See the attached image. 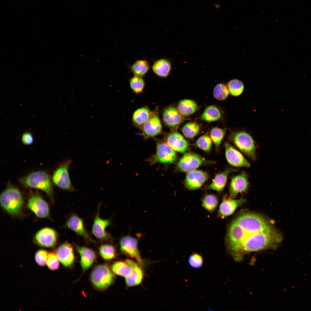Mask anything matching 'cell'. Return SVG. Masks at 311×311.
Here are the masks:
<instances>
[{"label": "cell", "mask_w": 311, "mask_h": 311, "mask_svg": "<svg viewBox=\"0 0 311 311\" xmlns=\"http://www.w3.org/2000/svg\"><path fill=\"white\" fill-rule=\"evenodd\" d=\"M218 203V199L216 196L211 194H208L203 198L202 205L207 211L212 212L216 208Z\"/></svg>", "instance_id": "d6a6232c"}, {"label": "cell", "mask_w": 311, "mask_h": 311, "mask_svg": "<svg viewBox=\"0 0 311 311\" xmlns=\"http://www.w3.org/2000/svg\"><path fill=\"white\" fill-rule=\"evenodd\" d=\"M166 143L174 150L184 153L187 149L188 142L180 133L173 131L168 134L166 136Z\"/></svg>", "instance_id": "d6986e66"}, {"label": "cell", "mask_w": 311, "mask_h": 311, "mask_svg": "<svg viewBox=\"0 0 311 311\" xmlns=\"http://www.w3.org/2000/svg\"><path fill=\"white\" fill-rule=\"evenodd\" d=\"M111 268L114 274L125 278L130 276L132 272V268L126 260L114 262Z\"/></svg>", "instance_id": "4316f807"}, {"label": "cell", "mask_w": 311, "mask_h": 311, "mask_svg": "<svg viewBox=\"0 0 311 311\" xmlns=\"http://www.w3.org/2000/svg\"><path fill=\"white\" fill-rule=\"evenodd\" d=\"M177 155L166 143L160 141L157 145L156 153L148 159L151 164L159 163L169 164L174 163L177 158Z\"/></svg>", "instance_id": "8992f818"}, {"label": "cell", "mask_w": 311, "mask_h": 311, "mask_svg": "<svg viewBox=\"0 0 311 311\" xmlns=\"http://www.w3.org/2000/svg\"><path fill=\"white\" fill-rule=\"evenodd\" d=\"M200 130V126L197 123L190 122L186 124L182 128L183 135L186 138L192 139L196 136Z\"/></svg>", "instance_id": "1f68e13d"}, {"label": "cell", "mask_w": 311, "mask_h": 311, "mask_svg": "<svg viewBox=\"0 0 311 311\" xmlns=\"http://www.w3.org/2000/svg\"><path fill=\"white\" fill-rule=\"evenodd\" d=\"M154 73L160 77L165 78L168 77L171 70L170 61L165 58H161L155 61L152 66Z\"/></svg>", "instance_id": "d4e9b609"}, {"label": "cell", "mask_w": 311, "mask_h": 311, "mask_svg": "<svg viewBox=\"0 0 311 311\" xmlns=\"http://www.w3.org/2000/svg\"><path fill=\"white\" fill-rule=\"evenodd\" d=\"M20 182L25 186L42 190L51 198L52 197L53 190L50 178L44 171L30 173L21 179Z\"/></svg>", "instance_id": "277c9868"}, {"label": "cell", "mask_w": 311, "mask_h": 311, "mask_svg": "<svg viewBox=\"0 0 311 311\" xmlns=\"http://www.w3.org/2000/svg\"><path fill=\"white\" fill-rule=\"evenodd\" d=\"M22 140L24 144L27 145H30L33 141V138L31 133L26 132L23 134Z\"/></svg>", "instance_id": "b9f144b4"}, {"label": "cell", "mask_w": 311, "mask_h": 311, "mask_svg": "<svg viewBox=\"0 0 311 311\" xmlns=\"http://www.w3.org/2000/svg\"><path fill=\"white\" fill-rule=\"evenodd\" d=\"M248 176L247 173L242 171L231 179L229 189L228 198L232 199L239 193L244 192L249 187Z\"/></svg>", "instance_id": "5bb4252c"}, {"label": "cell", "mask_w": 311, "mask_h": 311, "mask_svg": "<svg viewBox=\"0 0 311 311\" xmlns=\"http://www.w3.org/2000/svg\"><path fill=\"white\" fill-rule=\"evenodd\" d=\"M129 83L131 89L136 94L142 92L145 86V82L142 77L136 75L130 79Z\"/></svg>", "instance_id": "e575fe53"}, {"label": "cell", "mask_w": 311, "mask_h": 311, "mask_svg": "<svg viewBox=\"0 0 311 311\" xmlns=\"http://www.w3.org/2000/svg\"><path fill=\"white\" fill-rule=\"evenodd\" d=\"M99 251L101 257L105 260L109 261L115 258L117 252L115 247L107 244H101L99 248Z\"/></svg>", "instance_id": "4dcf8cb0"}, {"label": "cell", "mask_w": 311, "mask_h": 311, "mask_svg": "<svg viewBox=\"0 0 311 311\" xmlns=\"http://www.w3.org/2000/svg\"><path fill=\"white\" fill-rule=\"evenodd\" d=\"M221 115L218 108L214 106L211 105L205 109L200 118L206 122H211L219 120L221 118Z\"/></svg>", "instance_id": "f1b7e54d"}, {"label": "cell", "mask_w": 311, "mask_h": 311, "mask_svg": "<svg viewBox=\"0 0 311 311\" xmlns=\"http://www.w3.org/2000/svg\"><path fill=\"white\" fill-rule=\"evenodd\" d=\"M24 203L23 196L16 187L10 186L1 193L0 204L7 213L12 216L20 217L22 215Z\"/></svg>", "instance_id": "7a4b0ae2"}, {"label": "cell", "mask_w": 311, "mask_h": 311, "mask_svg": "<svg viewBox=\"0 0 311 311\" xmlns=\"http://www.w3.org/2000/svg\"><path fill=\"white\" fill-rule=\"evenodd\" d=\"M205 159L200 155L192 152L185 153L177 162V170L183 172H188L196 170L207 164Z\"/></svg>", "instance_id": "ba28073f"}, {"label": "cell", "mask_w": 311, "mask_h": 311, "mask_svg": "<svg viewBox=\"0 0 311 311\" xmlns=\"http://www.w3.org/2000/svg\"><path fill=\"white\" fill-rule=\"evenodd\" d=\"M196 145L202 150L208 151L211 147V139L208 135L204 134L198 139L196 142Z\"/></svg>", "instance_id": "74e56055"}, {"label": "cell", "mask_w": 311, "mask_h": 311, "mask_svg": "<svg viewBox=\"0 0 311 311\" xmlns=\"http://www.w3.org/2000/svg\"><path fill=\"white\" fill-rule=\"evenodd\" d=\"M59 261L55 252L49 253L46 265L49 269L52 270H57L59 267Z\"/></svg>", "instance_id": "ab89813d"}, {"label": "cell", "mask_w": 311, "mask_h": 311, "mask_svg": "<svg viewBox=\"0 0 311 311\" xmlns=\"http://www.w3.org/2000/svg\"><path fill=\"white\" fill-rule=\"evenodd\" d=\"M131 266L132 272L131 275L125 278L126 285L129 287L136 286L142 281L143 274L141 266L138 264L130 259L126 260Z\"/></svg>", "instance_id": "cb8c5ba5"}, {"label": "cell", "mask_w": 311, "mask_h": 311, "mask_svg": "<svg viewBox=\"0 0 311 311\" xmlns=\"http://www.w3.org/2000/svg\"><path fill=\"white\" fill-rule=\"evenodd\" d=\"M283 239L282 233L263 216L245 213L230 224L226 242L229 252L236 259L250 252L275 247Z\"/></svg>", "instance_id": "6da1fadb"}, {"label": "cell", "mask_w": 311, "mask_h": 311, "mask_svg": "<svg viewBox=\"0 0 311 311\" xmlns=\"http://www.w3.org/2000/svg\"><path fill=\"white\" fill-rule=\"evenodd\" d=\"M152 113L147 107H143L136 109L132 115V121L136 127L141 128L150 117Z\"/></svg>", "instance_id": "484cf974"}, {"label": "cell", "mask_w": 311, "mask_h": 311, "mask_svg": "<svg viewBox=\"0 0 311 311\" xmlns=\"http://www.w3.org/2000/svg\"><path fill=\"white\" fill-rule=\"evenodd\" d=\"M26 207L39 218H47L49 216V205L38 194H33L30 197L26 204Z\"/></svg>", "instance_id": "8fae6325"}, {"label": "cell", "mask_w": 311, "mask_h": 311, "mask_svg": "<svg viewBox=\"0 0 311 311\" xmlns=\"http://www.w3.org/2000/svg\"><path fill=\"white\" fill-rule=\"evenodd\" d=\"M237 171V170L232 168H226L223 172L215 176L212 182L208 186L206 189L219 192L222 191L226 185L229 175L232 172Z\"/></svg>", "instance_id": "603a6c76"}, {"label": "cell", "mask_w": 311, "mask_h": 311, "mask_svg": "<svg viewBox=\"0 0 311 311\" xmlns=\"http://www.w3.org/2000/svg\"><path fill=\"white\" fill-rule=\"evenodd\" d=\"M138 242L137 239L130 236H123L120 239V249L122 253L136 259L142 266L143 263L138 248Z\"/></svg>", "instance_id": "30bf717a"}, {"label": "cell", "mask_w": 311, "mask_h": 311, "mask_svg": "<svg viewBox=\"0 0 311 311\" xmlns=\"http://www.w3.org/2000/svg\"><path fill=\"white\" fill-rule=\"evenodd\" d=\"M229 92L227 87L224 84H219L215 87L213 95L214 97L219 100H225L229 95Z\"/></svg>", "instance_id": "8d00e7d4"}, {"label": "cell", "mask_w": 311, "mask_h": 311, "mask_svg": "<svg viewBox=\"0 0 311 311\" xmlns=\"http://www.w3.org/2000/svg\"><path fill=\"white\" fill-rule=\"evenodd\" d=\"M231 140L236 146L244 154L252 160L256 159V147L252 136L244 132L233 134L230 136Z\"/></svg>", "instance_id": "5b68a950"}, {"label": "cell", "mask_w": 311, "mask_h": 311, "mask_svg": "<svg viewBox=\"0 0 311 311\" xmlns=\"http://www.w3.org/2000/svg\"><path fill=\"white\" fill-rule=\"evenodd\" d=\"M49 253L46 250L40 249L36 252L35 258V261L39 266H43L46 264Z\"/></svg>", "instance_id": "60d3db41"}, {"label": "cell", "mask_w": 311, "mask_h": 311, "mask_svg": "<svg viewBox=\"0 0 311 311\" xmlns=\"http://www.w3.org/2000/svg\"><path fill=\"white\" fill-rule=\"evenodd\" d=\"M56 253L60 261L65 267H71L75 261V255L72 245L67 242L60 245Z\"/></svg>", "instance_id": "e0dca14e"}, {"label": "cell", "mask_w": 311, "mask_h": 311, "mask_svg": "<svg viewBox=\"0 0 311 311\" xmlns=\"http://www.w3.org/2000/svg\"><path fill=\"white\" fill-rule=\"evenodd\" d=\"M177 109L183 116H188L192 114L196 111L198 106L193 100L183 99L179 102Z\"/></svg>", "instance_id": "83f0119b"}, {"label": "cell", "mask_w": 311, "mask_h": 311, "mask_svg": "<svg viewBox=\"0 0 311 311\" xmlns=\"http://www.w3.org/2000/svg\"><path fill=\"white\" fill-rule=\"evenodd\" d=\"M93 285L99 290H104L114 282L115 277L111 268L107 264L96 266L92 271L90 276Z\"/></svg>", "instance_id": "3957f363"}, {"label": "cell", "mask_w": 311, "mask_h": 311, "mask_svg": "<svg viewBox=\"0 0 311 311\" xmlns=\"http://www.w3.org/2000/svg\"><path fill=\"white\" fill-rule=\"evenodd\" d=\"M149 68L148 62L144 60H136L130 67L131 71L134 75L141 77L147 73Z\"/></svg>", "instance_id": "f546056e"}, {"label": "cell", "mask_w": 311, "mask_h": 311, "mask_svg": "<svg viewBox=\"0 0 311 311\" xmlns=\"http://www.w3.org/2000/svg\"><path fill=\"white\" fill-rule=\"evenodd\" d=\"M100 208L99 204L92 226V233L97 239L101 242L112 241L113 240L112 237L106 231V228L110 225L111 221L110 219H104L100 217Z\"/></svg>", "instance_id": "9c48e42d"}, {"label": "cell", "mask_w": 311, "mask_h": 311, "mask_svg": "<svg viewBox=\"0 0 311 311\" xmlns=\"http://www.w3.org/2000/svg\"><path fill=\"white\" fill-rule=\"evenodd\" d=\"M71 163V160H68L61 164L54 172L52 178L54 183L58 187L74 191L75 190L71 183L69 172Z\"/></svg>", "instance_id": "52a82bcc"}, {"label": "cell", "mask_w": 311, "mask_h": 311, "mask_svg": "<svg viewBox=\"0 0 311 311\" xmlns=\"http://www.w3.org/2000/svg\"><path fill=\"white\" fill-rule=\"evenodd\" d=\"M76 250L80 257V263L83 271L90 268L95 261L96 255L92 249L85 246L75 245Z\"/></svg>", "instance_id": "7402d4cb"}, {"label": "cell", "mask_w": 311, "mask_h": 311, "mask_svg": "<svg viewBox=\"0 0 311 311\" xmlns=\"http://www.w3.org/2000/svg\"><path fill=\"white\" fill-rule=\"evenodd\" d=\"M225 155L226 160L231 165L236 167H249L250 162L238 150L230 144H225Z\"/></svg>", "instance_id": "9a60e30c"}, {"label": "cell", "mask_w": 311, "mask_h": 311, "mask_svg": "<svg viewBox=\"0 0 311 311\" xmlns=\"http://www.w3.org/2000/svg\"><path fill=\"white\" fill-rule=\"evenodd\" d=\"M225 134V131L221 128L214 127L211 130V138L215 144L216 149H218Z\"/></svg>", "instance_id": "d590c367"}, {"label": "cell", "mask_w": 311, "mask_h": 311, "mask_svg": "<svg viewBox=\"0 0 311 311\" xmlns=\"http://www.w3.org/2000/svg\"><path fill=\"white\" fill-rule=\"evenodd\" d=\"M162 118L165 124L170 128L177 127L183 120V116L174 106H168L164 110Z\"/></svg>", "instance_id": "44dd1931"}, {"label": "cell", "mask_w": 311, "mask_h": 311, "mask_svg": "<svg viewBox=\"0 0 311 311\" xmlns=\"http://www.w3.org/2000/svg\"><path fill=\"white\" fill-rule=\"evenodd\" d=\"M143 135L145 139L157 136L161 133L162 126L158 115L152 113L149 119L142 126Z\"/></svg>", "instance_id": "ac0fdd59"}, {"label": "cell", "mask_w": 311, "mask_h": 311, "mask_svg": "<svg viewBox=\"0 0 311 311\" xmlns=\"http://www.w3.org/2000/svg\"><path fill=\"white\" fill-rule=\"evenodd\" d=\"M65 226L82 237L88 243H96L86 230L83 219L77 214L73 213L69 216L67 219Z\"/></svg>", "instance_id": "7c38bea8"}, {"label": "cell", "mask_w": 311, "mask_h": 311, "mask_svg": "<svg viewBox=\"0 0 311 311\" xmlns=\"http://www.w3.org/2000/svg\"><path fill=\"white\" fill-rule=\"evenodd\" d=\"M227 88L229 92L232 95L236 96L242 93L244 86L241 81L235 79L232 80L228 82Z\"/></svg>", "instance_id": "836d02e7"}, {"label": "cell", "mask_w": 311, "mask_h": 311, "mask_svg": "<svg viewBox=\"0 0 311 311\" xmlns=\"http://www.w3.org/2000/svg\"><path fill=\"white\" fill-rule=\"evenodd\" d=\"M209 176L205 171L194 170L188 172L184 181V185L187 189L194 190L200 187L208 179Z\"/></svg>", "instance_id": "2e32d148"}, {"label": "cell", "mask_w": 311, "mask_h": 311, "mask_svg": "<svg viewBox=\"0 0 311 311\" xmlns=\"http://www.w3.org/2000/svg\"><path fill=\"white\" fill-rule=\"evenodd\" d=\"M58 235L53 228L45 227L39 230L34 238L35 242L39 246L46 248H52L56 244Z\"/></svg>", "instance_id": "4fadbf2b"}, {"label": "cell", "mask_w": 311, "mask_h": 311, "mask_svg": "<svg viewBox=\"0 0 311 311\" xmlns=\"http://www.w3.org/2000/svg\"><path fill=\"white\" fill-rule=\"evenodd\" d=\"M245 200L241 198L238 200L224 198L219 209L218 216L222 218L231 215L237 207L243 204Z\"/></svg>", "instance_id": "ffe728a7"}, {"label": "cell", "mask_w": 311, "mask_h": 311, "mask_svg": "<svg viewBox=\"0 0 311 311\" xmlns=\"http://www.w3.org/2000/svg\"><path fill=\"white\" fill-rule=\"evenodd\" d=\"M188 262L191 267L195 268H199L202 266L203 260L201 255L196 253L191 254L189 256Z\"/></svg>", "instance_id": "f35d334b"}]
</instances>
